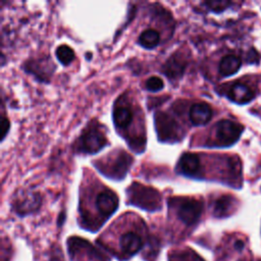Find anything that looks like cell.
Returning <instances> with one entry per match:
<instances>
[{"label":"cell","mask_w":261,"mask_h":261,"mask_svg":"<svg viewBox=\"0 0 261 261\" xmlns=\"http://www.w3.org/2000/svg\"><path fill=\"white\" fill-rule=\"evenodd\" d=\"M127 197L130 204L148 211H156L161 207L160 194L155 189L138 182L128 187Z\"/></svg>","instance_id":"1"},{"label":"cell","mask_w":261,"mask_h":261,"mask_svg":"<svg viewBox=\"0 0 261 261\" xmlns=\"http://www.w3.org/2000/svg\"><path fill=\"white\" fill-rule=\"evenodd\" d=\"M67 248L72 261H109L108 256L101 249L77 237L68 239Z\"/></svg>","instance_id":"2"},{"label":"cell","mask_w":261,"mask_h":261,"mask_svg":"<svg viewBox=\"0 0 261 261\" xmlns=\"http://www.w3.org/2000/svg\"><path fill=\"white\" fill-rule=\"evenodd\" d=\"M169 205H172L177 218L187 226L195 225L203 211L202 203L194 198L170 199Z\"/></svg>","instance_id":"3"},{"label":"cell","mask_w":261,"mask_h":261,"mask_svg":"<svg viewBox=\"0 0 261 261\" xmlns=\"http://www.w3.org/2000/svg\"><path fill=\"white\" fill-rule=\"evenodd\" d=\"M243 125L229 119H223L216 123L214 127L213 146L229 147L233 145L243 133Z\"/></svg>","instance_id":"4"},{"label":"cell","mask_w":261,"mask_h":261,"mask_svg":"<svg viewBox=\"0 0 261 261\" xmlns=\"http://www.w3.org/2000/svg\"><path fill=\"white\" fill-rule=\"evenodd\" d=\"M145 246V239L142 232L137 229L125 230L118 239L115 254L120 259H127L137 254Z\"/></svg>","instance_id":"5"},{"label":"cell","mask_w":261,"mask_h":261,"mask_svg":"<svg viewBox=\"0 0 261 261\" xmlns=\"http://www.w3.org/2000/svg\"><path fill=\"white\" fill-rule=\"evenodd\" d=\"M118 207V197L109 189H104L97 195L96 209L98 211V220L100 225L111 216Z\"/></svg>","instance_id":"6"},{"label":"cell","mask_w":261,"mask_h":261,"mask_svg":"<svg viewBox=\"0 0 261 261\" xmlns=\"http://www.w3.org/2000/svg\"><path fill=\"white\" fill-rule=\"evenodd\" d=\"M107 143L105 135L98 127H90L80 138L79 149L84 153L94 154L100 151Z\"/></svg>","instance_id":"7"},{"label":"cell","mask_w":261,"mask_h":261,"mask_svg":"<svg viewBox=\"0 0 261 261\" xmlns=\"http://www.w3.org/2000/svg\"><path fill=\"white\" fill-rule=\"evenodd\" d=\"M156 129L159 139L163 141H171L172 139L177 137L178 133L176 122L165 113H157Z\"/></svg>","instance_id":"8"},{"label":"cell","mask_w":261,"mask_h":261,"mask_svg":"<svg viewBox=\"0 0 261 261\" xmlns=\"http://www.w3.org/2000/svg\"><path fill=\"white\" fill-rule=\"evenodd\" d=\"M132 157L125 152H120L115 158H113L107 165V171L105 174L112 178H121L125 175L128 167L132 165Z\"/></svg>","instance_id":"9"},{"label":"cell","mask_w":261,"mask_h":261,"mask_svg":"<svg viewBox=\"0 0 261 261\" xmlns=\"http://www.w3.org/2000/svg\"><path fill=\"white\" fill-rule=\"evenodd\" d=\"M180 173L187 176H199L201 172V160L195 153H184L177 163Z\"/></svg>","instance_id":"10"},{"label":"cell","mask_w":261,"mask_h":261,"mask_svg":"<svg viewBox=\"0 0 261 261\" xmlns=\"http://www.w3.org/2000/svg\"><path fill=\"white\" fill-rule=\"evenodd\" d=\"M40 205V197L34 193H24L22 195H18L15 198L13 203L14 210L20 214H27L34 210H36Z\"/></svg>","instance_id":"11"},{"label":"cell","mask_w":261,"mask_h":261,"mask_svg":"<svg viewBox=\"0 0 261 261\" xmlns=\"http://www.w3.org/2000/svg\"><path fill=\"white\" fill-rule=\"evenodd\" d=\"M189 117L194 125L206 124L212 117V109L207 103H195L190 108Z\"/></svg>","instance_id":"12"},{"label":"cell","mask_w":261,"mask_h":261,"mask_svg":"<svg viewBox=\"0 0 261 261\" xmlns=\"http://www.w3.org/2000/svg\"><path fill=\"white\" fill-rule=\"evenodd\" d=\"M253 90L243 84V83H236L233 84L227 92V97L237 104H247L254 98Z\"/></svg>","instance_id":"13"},{"label":"cell","mask_w":261,"mask_h":261,"mask_svg":"<svg viewBox=\"0 0 261 261\" xmlns=\"http://www.w3.org/2000/svg\"><path fill=\"white\" fill-rule=\"evenodd\" d=\"M237 207V201L229 195L219 197L213 206V214L216 217H226L230 215Z\"/></svg>","instance_id":"14"},{"label":"cell","mask_w":261,"mask_h":261,"mask_svg":"<svg viewBox=\"0 0 261 261\" xmlns=\"http://www.w3.org/2000/svg\"><path fill=\"white\" fill-rule=\"evenodd\" d=\"M134 113L129 106L120 104L113 109V121L117 128H126L133 121Z\"/></svg>","instance_id":"15"},{"label":"cell","mask_w":261,"mask_h":261,"mask_svg":"<svg viewBox=\"0 0 261 261\" xmlns=\"http://www.w3.org/2000/svg\"><path fill=\"white\" fill-rule=\"evenodd\" d=\"M186 68V62L181 57L176 55L170 56V58L163 65V71L169 79L179 77Z\"/></svg>","instance_id":"16"},{"label":"cell","mask_w":261,"mask_h":261,"mask_svg":"<svg viewBox=\"0 0 261 261\" xmlns=\"http://www.w3.org/2000/svg\"><path fill=\"white\" fill-rule=\"evenodd\" d=\"M241 67V59L236 55H226L224 56L219 63V73L222 76H229L234 74Z\"/></svg>","instance_id":"17"},{"label":"cell","mask_w":261,"mask_h":261,"mask_svg":"<svg viewBox=\"0 0 261 261\" xmlns=\"http://www.w3.org/2000/svg\"><path fill=\"white\" fill-rule=\"evenodd\" d=\"M168 261H204L190 248L172 250L168 253Z\"/></svg>","instance_id":"18"},{"label":"cell","mask_w":261,"mask_h":261,"mask_svg":"<svg viewBox=\"0 0 261 261\" xmlns=\"http://www.w3.org/2000/svg\"><path fill=\"white\" fill-rule=\"evenodd\" d=\"M160 42V35L154 29H147L139 37V44L146 49L155 48Z\"/></svg>","instance_id":"19"},{"label":"cell","mask_w":261,"mask_h":261,"mask_svg":"<svg viewBox=\"0 0 261 261\" xmlns=\"http://www.w3.org/2000/svg\"><path fill=\"white\" fill-rule=\"evenodd\" d=\"M56 56L60 63L63 65L69 64L74 58L73 50L67 45H60L56 49Z\"/></svg>","instance_id":"20"},{"label":"cell","mask_w":261,"mask_h":261,"mask_svg":"<svg viewBox=\"0 0 261 261\" xmlns=\"http://www.w3.org/2000/svg\"><path fill=\"white\" fill-rule=\"evenodd\" d=\"M209 10L215 13H220L228 8L231 5V2L225 0H213V1H206L203 3Z\"/></svg>","instance_id":"21"},{"label":"cell","mask_w":261,"mask_h":261,"mask_svg":"<svg viewBox=\"0 0 261 261\" xmlns=\"http://www.w3.org/2000/svg\"><path fill=\"white\" fill-rule=\"evenodd\" d=\"M145 87L147 90H149L151 92H157V91H160L164 87V83L159 76L154 75V76H150L149 79H147V81L145 83Z\"/></svg>","instance_id":"22"},{"label":"cell","mask_w":261,"mask_h":261,"mask_svg":"<svg viewBox=\"0 0 261 261\" xmlns=\"http://www.w3.org/2000/svg\"><path fill=\"white\" fill-rule=\"evenodd\" d=\"M9 126H10V123H9V120L6 118V117H2L1 119V139L4 140L8 130H9Z\"/></svg>","instance_id":"23"},{"label":"cell","mask_w":261,"mask_h":261,"mask_svg":"<svg viewBox=\"0 0 261 261\" xmlns=\"http://www.w3.org/2000/svg\"><path fill=\"white\" fill-rule=\"evenodd\" d=\"M259 61V54L254 50H250V52L248 53V57H247V62L249 63H256Z\"/></svg>","instance_id":"24"},{"label":"cell","mask_w":261,"mask_h":261,"mask_svg":"<svg viewBox=\"0 0 261 261\" xmlns=\"http://www.w3.org/2000/svg\"><path fill=\"white\" fill-rule=\"evenodd\" d=\"M259 261H261V260H259Z\"/></svg>","instance_id":"25"}]
</instances>
